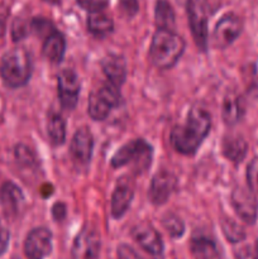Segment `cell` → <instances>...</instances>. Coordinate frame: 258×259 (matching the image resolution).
<instances>
[{
	"label": "cell",
	"mask_w": 258,
	"mask_h": 259,
	"mask_svg": "<svg viewBox=\"0 0 258 259\" xmlns=\"http://www.w3.org/2000/svg\"><path fill=\"white\" fill-rule=\"evenodd\" d=\"M211 128V115L201 106H194L187 114L186 123L176 125L171 132L169 141L179 153L194 154Z\"/></svg>",
	"instance_id": "cell-1"
},
{
	"label": "cell",
	"mask_w": 258,
	"mask_h": 259,
	"mask_svg": "<svg viewBox=\"0 0 258 259\" xmlns=\"http://www.w3.org/2000/svg\"><path fill=\"white\" fill-rule=\"evenodd\" d=\"M185 51V40L169 29H157L149 47L151 62L159 70L174 67Z\"/></svg>",
	"instance_id": "cell-2"
},
{
	"label": "cell",
	"mask_w": 258,
	"mask_h": 259,
	"mask_svg": "<svg viewBox=\"0 0 258 259\" xmlns=\"http://www.w3.org/2000/svg\"><path fill=\"white\" fill-rule=\"evenodd\" d=\"M32 75V60L24 48L8 51L0 60V77L5 86L18 89L27 85Z\"/></svg>",
	"instance_id": "cell-3"
},
{
	"label": "cell",
	"mask_w": 258,
	"mask_h": 259,
	"mask_svg": "<svg viewBox=\"0 0 258 259\" xmlns=\"http://www.w3.org/2000/svg\"><path fill=\"white\" fill-rule=\"evenodd\" d=\"M152 147L143 139H136L115 152L111 158V166L114 168L124 167L126 164H133L137 174H142L151 166Z\"/></svg>",
	"instance_id": "cell-4"
},
{
	"label": "cell",
	"mask_w": 258,
	"mask_h": 259,
	"mask_svg": "<svg viewBox=\"0 0 258 259\" xmlns=\"http://www.w3.org/2000/svg\"><path fill=\"white\" fill-rule=\"evenodd\" d=\"M120 103L119 88L110 82L101 85L98 90L93 91L89 98L88 113L94 120L103 121L110 114L111 109Z\"/></svg>",
	"instance_id": "cell-5"
},
{
	"label": "cell",
	"mask_w": 258,
	"mask_h": 259,
	"mask_svg": "<svg viewBox=\"0 0 258 259\" xmlns=\"http://www.w3.org/2000/svg\"><path fill=\"white\" fill-rule=\"evenodd\" d=\"M189 25L192 37L199 50L206 51L207 48V15L201 0H187L186 5Z\"/></svg>",
	"instance_id": "cell-6"
},
{
	"label": "cell",
	"mask_w": 258,
	"mask_h": 259,
	"mask_svg": "<svg viewBox=\"0 0 258 259\" xmlns=\"http://www.w3.org/2000/svg\"><path fill=\"white\" fill-rule=\"evenodd\" d=\"M242 30V19L234 13H227L215 25L212 32V43L217 48L224 50L239 37Z\"/></svg>",
	"instance_id": "cell-7"
},
{
	"label": "cell",
	"mask_w": 258,
	"mask_h": 259,
	"mask_svg": "<svg viewBox=\"0 0 258 259\" xmlns=\"http://www.w3.org/2000/svg\"><path fill=\"white\" fill-rule=\"evenodd\" d=\"M57 89L62 108L73 110L77 105L80 95V80L75 71L68 68L61 71L57 76Z\"/></svg>",
	"instance_id": "cell-8"
},
{
	"label": "cell",
	"mask_w": 258,
	"mask_h": 259,
	"mask_svg": "<svg viewBox=\"0 0 258 259\" xmlns=\"http://www.w3.org/2000/svg\"><path fill=\"white\" fill-rule=\"evenodd\" d=\"M52 252V233L47 228H35L27 235L24 253L28 259H45Z\"/></svg>",
	"instance_id": "cell-9"
},
{
	"label": "cell",
	"mask_w": 258,
	"mask_h": 259,
	"mask_svg": "<svg viewBox=\"0 0 258 259\" xmlns=\"http://www.w3.org/2000/svg\"><path fill=\"white\" fill-rule=\"evenodd\" d=\"M230 200L238 217L247 224H254L258 215V202L257 197L252 194V191L249 189L238 186L233 190Z\"/></svg>",
	"instance_id": "cell-10"
},
{
	"label": "cell",
	"mask_w": 258,
	"mask_h": 259,
	"mask_svg": "<svg viewBox=\"0 0 258 259\" xmlns=\"http://www.w3.org/2000/svg\"><path fill=\"white\" fill-rule=\"evenodd\" d=\"M132 235L134 240L149 254L158 257L163 252V242L161 235L149 223H138L132 229Z\"/></svg>",
	"instance_id": "cell-11"
},
{
	"label": "cell",
	"mask_w": 258,
	"mask_h": 259,
	"mask_svg": "<svg viewBox=\"0 0 258 259\" xmlns=\"http://www.w3.org/2000/svg\"><path fill=\"white\" fill-rule=\"evenodd\" d=\"M177 186V179L168 171H159L153 176L148 190V199L152 204L162 205L167 202Z\"/></svg>",
	"instance_id": "cell-12"
},
{
	"label": "cell",
	"mask_w": 258,
	"mask_h": 259,
	"mask_svg": "<svg viewBox=\"0 0 258 259\" xmlns=\"http://www.w3.org/2000/svg\"><path fill=\"white\" fill-rule=\"evenodd\" d=\"M100 252V237L95 230L83 229L75 238L72 255L75 259H96Z\"/></svg>",
	"instance_id": "cell-13"
},
{
	"label": "cell",
	"mask_w": 258,
	"mask_h": 259,
	"mask_svg": "<svg viewBox=\"0 0 258 259\" xmlns=\"http://www.w3.org/2000/svg\"><path fill=\"white\" fill-rule=\"evenodd\" d=\"M0 204L5 217L10 219L17 218L24 204V195L22 190L13 182H5L0 189Z\"/></svg>",
	"instance_id": "cell-14"
},
{
	"label": "cell",
	"mask_w": 258,
	"mask_h": 259,
	"mask_svg": "<svg viewBox=\"0 0 258 259\" xmlns=\"http://www.w3.org/2000/svg\"><path fill=\"white\" fill-rule=\"evenodd\" d=\"M94 137L90 129L82 126L77 129L71 141V154L78 163H89L93 156Z\"/></svg>",
	"instance_id": "cell-15"
},
{
	"label": "cell",
	"mask_w": 258,
	"mask_h": 259,
	"mask_svg": "<svg viewBox=\"0 0 258 259\" xmlns=\"http://www.w3.org/2000/svg\"><path fill=\"white\" fill-rule=\"evenodd\" d=\"M104 75L111 85L119 88L126 78V63L121 56L109 55L101 62Z\"/></svg>",
	"instance_id": "cell-16"
},
{
	"label": "cell",
	"mask_w": 258,
	"mask_h": 259,
	"mask_svg": "<svg viewBox=\"0 0 258 259\" xmlns=\"http://www.w3.org/2000/svg\"><path fill=\"white\" fill-rule=\"evenodd\" d=\"M133 196V187L128 181H120L116 185L113 196H111V215L113 218L119 219L125 214L126 210L131 206Z\"/></svg>",
	"instance_id": "cell-17"
},
{
	"label": "cell",
	"mask_w": 258,
	"mask_h": 259,
	"mask_svg": "<svg viewBox=\"0 0 258 259\" xmlns=\"http://www.w3.org/2000/svg\"><path fill=\"white\" fill-rule=\"evenodd\" d=\"M43 56L52 63H60L66 52L65 35L58 30L51 33L46 37L42 47Z\"/></svg>",
	"instance_id": "cell-18"
},
{
	"label": "cell",
	"mask_w": 258,
	"mask_h": 259,
	"mask_svg": "<svg viewBox=\"0 0 258 259\" xmlns=\"http://www.w3.org/2000/svg\"><path fill=\"white\" fill-rule=\"evenodd\" d=\"M86 23L89 32L99 38L106 37L114 30V20L104 12L89 13Z\"/></svg>",
	"instance_id": "cell-19"
},
{
	"label": "cell",
	"mask_w": 258,
	"mask_h": 259,
	"mask_svg": "<svg viewBox=\"0 0 258 259\" xmlns=\"http://www.w3.org/2000/svg\"><path fill=\"white\" fill-rule=\"evenodd\" d=\"M247 149V142L239 136H228L223 141V154L234 163H239L244 159Z\"/></svg>",
	"instance_id": "cell-20"
},
{
	"label": "cell",
	"mask_w": 258,
	"mask_h": 259,
	"mask_svg": "<svg viewBox=\"0 0 258 259\" xmlns=\"http://www.w3.org/2000/svg\"><path fill=\"white\" fill-rule=\"evenodd\" d=\"M190 250L195 259H220L219 250L214 240L202 235L192 238Z\"/></svg>",
	"instance_id": "cell-21"
},
{
	"label": "cell",
	"mask_w": 258,
	"mask_h": 259,
	"mask_svg": "<svg viewBox=\"0 0 258 259\" xmlns=\"http://www.w3.org/2000/svg\"><path fill=\"white\" fill-rule=\"evenodd\" d=\"M154 22L157 29L172 30L176 22V15L168 0H157L154 5Z\"/></svg>",
	"instance_id": "cell-22"
},
{
	"label": "cell",
	"mask_w": 258,
	"mask_h": 259,
	"mask_svg": "<svg viewBox=\"0 0 258 259\" xmlns=\"http://www.w3.org/2000/svg\"><path fill=\"white\" fill-rule=\"evenodd\" d=\"M47 134L53 146H61L66 139V123L62 115L51 111L47 116Z\"/></svg>",
	"instance_id": "cell-23"
},
{
	"label": "cell",
	"mask_w": 258,
	"mask_h": 259,
	"mask_svg": "<svg viewBox=\"0 0 258 259\" xmlns=\"http://www.w3.org/2000/svg\"><path fill=\"white\" fill-rule=\"evenodd\" d=\"M223 119L228 125H234L242 119L243 116V106L240 103V99L235 95L230 94L224 99L223 103Z\"/></svg>",
	"instance_id": "cell-24"
},
{
	"label": "cell",
	"mask_w": 258,
	"mask_h": 259,
	"mask_svg": "<svg viewBox=\"0 0 258 259\" xmlns=\"http://www.w3.org/2000/svg\"><path fill=\"white\" fill-rule=\"evenodd\" d=\"M222 229L224 233L225 238L229 240L230 243H239L244 240L245 232L238 223H235L232 219H223L222 222Z\"/></svg>",
	"instance_id": "cell-25"
},
{
	"label": "cell",
	"mask_w": 258,
	"mask_h": 259,
	"mask_svg": "<svg viewBox=\"0 0 258 259\" xmlns=\"http://www.w3.org/2000/svg\"><path fill=\"white\" fill-rule=\"evenodd\" d=\"M162 224H163L167 233L174 238L182 237V234H184L185 232L184 222L175 214H167L166 217H163Z\"/></svg>",
	"instance_id": "cell-26"
},
{
	"label": "cell",
	"mask_w": 258,
	"mask_h": 259,
	"mask_svg": "<svg viewBox=\"0 0 258 259\" xmlns=\"http://www.w3.org/2000/svg\"><path fill=\"white\" fill-rule=\"evenodd\" d=\"M30 29V20H28L24 17H17L13 20L12 24V38L13 40L18 42L25 38L29 33Z\"/></svg>",
	"instance_id": "cell-27"
},
{
	"label": "cell",
	"mask_w": 258,
	"mask_h": 259,
	"mask_svg": "<svg viewBox=\"0 0 258 259\" xmlns=\"http://www.w3.org/2000/svg\"><path fill=\"white\" fill-rule=\"evenodd\" d=\"M248 187L255 197H258V157L253 158L247 168Z\"/></svg>",
	"instance_id": "cell-28"
},
{
	"label": "cell",
	"mask_w": 258,
	"mask_h": 259,
	"mask_svg": "<svg viewBox=\"0 0 258 259\" xmlns=\"http://www.w3.org/2000/svg\"><path fill=\"white\" fill-rule=\"evenodd\" d=\"M30 29L39 35L46 34V37H48L51 33L55 32L56 30L55 27H53V24L50 22V20L46 19V18H40V17L33 18V19L30 20Z\"/></svg>",
	"instance_id": "cell-29"
},
{
	"label": "cell",
	"mask_w": 258,
	"mask_h": 259,
	"mask_svg": "<svg viewBox=\"0 0 258 259\" xmlns=\"http://www.w3.org/2000/svg\"><path fill=\"white\" fill-rule=\"evenodd\" d=\"M109 2L110 0H76V3L89 13L103 12L104 9L108 8Z\"/></svg>",
	"instance_id": "cell-30"
},
{
	"label": "cell",
	"mask_w": 258,
	"mask_h": 259,
	"mask_svg": "<svg viewBox=\"0 0 258 259\" xmlns=\"http://www.w3.org/2000/svg\"><path fill=\"white\" fill-rule=\"evenodd\" d=\"M118 9L120 10L121 14L125 15V17H134L139 10L138 0H119Z\"/></svg>",
	"instance_id": "cell-31"
},
{
	"label": "cell",
	"mask_w": 258,
	"mask_h": 259,
	"mask_svg": "<svg viewBox=\"0 0 258 259\" xmlns=\"http://www.w3.org/2000/svg\"><path fill=\"white\" fill-rule=\"evenodd\" d=\"M15 158L19 163L25 164V166H30L32 163H34V159H33V154L30 152V149L28 147L19 144V146L15 147Z\"/></svg>",
	"instance_id": "cell-32"
},
{
	"label": "cell",
	"mask_w": 258,
	"mask_h": 259,
	"mask_svg": "<svg viewBox=\"0 0 258 259\" xmlns=\"http://www.w3.org/2000/svg\"><path fill=\"white\" fill-rule=\"evenodd\" d=\"M235 259H258L257 249L250 245H243L235 250Z\"/></svg>",
	"instance_id": "cell-33"
},
{
	"label": "cell",
	"mask_w": 258,
	"mask_h": 259,
	"mask_svg": "<svg viewBox=\"0 0 258 259\" xmlns=\"http://www.w3.org/2000/svg\"><path fill=\"white\" fill-rule=\"evenodd\" d=\"M10 240V233L9 229L5 227L4 223L0 220V257L7 252L8 245H9Z\"/></svg>",
	"instance_id": "cell-34"
},
{
	"label": "cell",
	"mask_w": 258,
	"mask_h": 259,
	"mask_svg": "<svg viewBox=\"0 0 258 259\" xmlns=\"http://www.w3.org/2000/svg\"><path fill=\"white\" fill-rule=\"evenodd\" d=\"M10 15V7L5 3H0V37L5 34L8 19Z\"/></svg>",
	"instance_id": "cell-35"
},
{
	"label": "cell",
	"mask_w": 258,
	"mask_h": 259,
	"mask_svg": "<svg viewBox=\"0 0 258 259\" xmlns=\"http://www.w3.org/2000/svg\"><path fill=\"white\" fill-rule=\"evenodd\" d=\"M118 258L119 259H143L136 250L126 244H120L118 247Z\"/></svg>",
	"instance_id": "cell-36"
},
{
	"label": "cell",
	"mask_w": 258,
	"mask_h": 259,
	"mask_svg": "<svg viewBox=\"0 0 258 259\" xmlns=\"http://www.w3.org/2000/svg\"><path fill=\"white\" fill-rule=\"evenodd\" d=\"M52 214L56 220H62L66 215V206L63 204H61V202H58V204H56L53 206Z\"/></svg>",
	"instance_id": "cell-37"
},
{
	"label": "cell",
	"mask_w": 258,
	"mask_h": 259,
	"mask_svg": "<svg viewBox=\"0 0 258 259\" xmlns=\"http://www.w3.org/2000/svg\"><path fill=\"white\" fill-rule=\"evenodd\" d=\"M42 2L47 3V4H51V5H60L61 4V0H42Z\"/></svg>",
	"instance_id": "cell-38"
},
{
	"label": "cell",
	"mask_w": 258,
	"mask_h": 259,
	"mask_svg": "<svg viewBox=\"0 0 258 259\" xmlns=\"http://www.w3.org/2000/svg\"><path fill=\"white\" fill-rule=\"evenodd\" d=\"M177 3H179V4H181V5H186V3H187V0H177Z\"/></svg>",
	"instance_id": "cell-39"
},
{
	"label": "cell",
	"mask_w": 258,
	"mask_h": 259,
	"mask_svg": "<svg viewBox=\"0 0 258 259\" xmlns=\"http://www.w3.org/2000/svg\"><path fill=\"white\" fill-rule=\"evenodd\" d=\"M255 249H257V254H258V243H257V247H255Z\"/></svg>",
	"instance_id": "cell-40"
}]
</instances>
